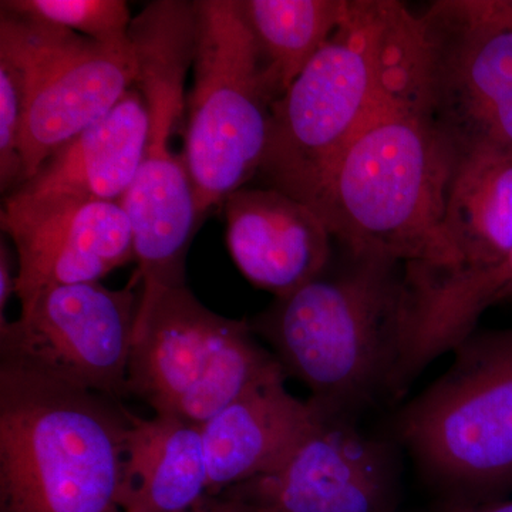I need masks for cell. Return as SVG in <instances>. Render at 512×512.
Wrapping results in <instances>:
<instances>
[{
    "mask_svg": "<svg viewBox=\"0 0 512 512\" xmlns=\"http://www.w3.org/2000/svg\"><path fill=\"white\" fill-rule=\"evenodd\" d=\"M426 62L427 50L343 151L315 211L346 251L448 269L457 259L443 218L460 153L431 109Z\"/></svg>",
    "mask_w": 512,
    "mask_h": 512,
    "instance_id": "6da1fadb",
    "label": "cell"
},
{
    "mask_svg": "<svg viewBox=\"0 0 512 512\" xmlns=\"http://www.w3.org/2000/svg\"><path fill=\"white\" fill-rule=\"evenodd\" d=\"M420 16L393 0H350L348 16L272 107L259 175L315 210L353 138L426 57Z\"/></svg>",
    "mask_w": 512,
    "mask_h": 512,
    "instance_id": "7a4b0ae2",
    "label": "cell"
},
{
    "mask_svg": "<svg viewBox=\"0 0 512 512\" xmlns=\"http://www.w3.org/2000/svg\"><path fill=\"white\" fill-rule=\"evenodd\" d=\"M400 262L346 251L249 322L325 416L353 417L392 392L406 279Z\"/></svg>",
    "mask_w": 512,
    "mask_h": 512,
    "instance_id": "3957f363",
    "label": "cell"
},
{
    "mask_svg": "<svg viewBox=\"0 0 512 512\" xmlns=\"http://www.w3.org/2000/svg\"><path fill=\"white\" fill-rule=\"evenodd\" d=\"M130 412L0 359V512H121Z\"/></svg>",
    "mask_w": 512,
    "mask_h": 512,
    "instance_id": "277c9868",
    "label": "cell"
},
{
    "mask_svg": "<svg viewBox=\"0 0 512 512\" xmlns=\"http://www.w3.org/2000/svg\"><path fill=\"white\" fill-rule=\"evenodd\" d=\"M184 161L200 218L259 174L281 97L238 0H197Z\"/></svg>",
    "mask_w": 512,
    "mask_h": 512,
    "instance_id": "5b68a950",
    "label": "cell"
},
{
    "mask_svg": "<svg viewBox=\"0 0 512 512\" xmlns=\"http://www.w3.org/2000/svg\"><path fill=\"white\" fill-rule=\"evenodd\" d=\"M454 362L399 413L397 440L437 484L512 490V328L473 332Z\"/></svg>",
    "mask_w": 512,
    "mask_h": 512,
    "instance_id": "8992f818",
    "label": "cell"
},
{
    "mask_svg": "<svg viewBox=\"0 0 512 512\" xmlns=\"http://www.w3.org/2000/svg\"><path fill=\"white\" fill-rule=\"evenodd\" d=\"M0 52L28 77L20 138L25 183L60 148L94 126L136 86L130 40L101 43L0 10Z\"/></svg>",
    "mask_w": 512,
    "mask_h": 512,
    "instance_id": "52a82bcc",
    "label": "cell"
},
{
    "mask_svg": "<svg viewBox=\"0 0 512 512\" xmlns=\"http://www.w3.org/2000/svg\"><path fill=\"white\" fill-rule=\"evenodd\" d=\"M138 303L133 286H49L0 323V359L116 400L130 394L128 366Z\"/></svg>",
    "mask_w": 512,
    "mask_h": 512,
    "instance_id": "ba28073f",
    "label": "cell"
},
{
    "mask_svg": "<svg viewBox=\"0 0 512 512\" xmlns=\"http://www.w3.org/2000/svg\"><path fill=\"white\" fill-rule=\"evenodd\" d=\"M221 493L255 512H397L399 460L350 417L322 414L278 470Z\"/></svg>",
    "mask_w": 512,
    "mask_h": 512,
    "instance_id": "9c48e42d",
    "label": "cell"
},
{
    "mask_svg": "<svg viewBox=\"0 0 512 512\" xmlns=\"http://www.w3.org/2000/svg\"><path fill=\"white\" fill-rule=\"evenodd\" d=\"M2 229L18 251L22 308L49 286L100 282L136 261L133 231L119 202L5 204Z\"/></svg>",
    "mask_w": 512,
    "mask_h": 512,
    "instance_id": "30bf717a",
    "label": "cell"
},
{
    "mask_svg": "<svg viewBox=\"0 0 512 512\" xmlns=\"http://www.w3.org/2000/svg\"><path fill=\"white\" fill-rule=\"evenodd\" d=\"M421 22L431 109L458 153L512 151V33L477 35Z\"/></svg>",
    "mask_w": 512,
    "mask_h": 512,
    "instance_id": "8fae6325",
    "label": "cell"
},
{
    "mask_svg": "<svg viewBox=\"0 0 512 512\" xmlns=\"http://www.w3.org/2000/svg\"><path fill=\"white\" fill-rule=\"evenodd\" d=\"M222 207L232 261L252 285L275 298L318 278L332 261L328 225L285 192L244 187Z\"/></svg>",
    "mask_w": 512,
    "mask_h": 512,
    "instance_id": "7c38bea8",
    "label": "cell"
},
{
    "mask_svg": "<svg viewBox=\"0 0 512 512\" xmlns=\"http://www.w3.org/2000/svg\"><path fill=\"white\" fill-rule=\"evenodd\" d=\"M247 320L205 308L187 286L168 289L138 311L128 390L156 414L177 413L185 396Z\"/></svg>",
    "mask_w": 512,
    "mask_h": 512,
    "instance_id": "4fadbf2b",
    "label": "cell"
},
{
    "mask_svg": "<svg viewBox=\"0 0 512 512\" xmlns=\"http://www.w3.org/2000/svg\"><path fill=\"white\" fill-rule=\"evenodd\" d=\"M150 116L136 86L107 116L53 154L6 205L53 201L119 202L146 154Z\"/></svg>",
    "mask_w": 512,
    "mask_h": 512,
    "instance_id": "5bb4252c",
    "label": "cell"
},
{
    "mask_svg": "<svg viewBox=\"0 0 512 512\" xmlns=\"http://www.w3.org/2000/svg\"><path fill=\"white\" fill-rule=\"evenodd\" d=\"M286 377L266 380L202 424L208 494L278 470L315 429L322 412L309 400L293 397Z\"/></svg>",
    "mask_w": 512,
    "mask_h": 512,
    "instance_id": "9a60e30c",
    "label": "cell"
},
{
    "mask_svg": "<svg viewBox=\"0 0 512 512\" xmlns=\"http://www.w3.org/2000/svg\"><path fill=\"white\" fill-rule=\"evenodd\" d=\"M210 491L201 426L156 414L130 413L119 491L121 512H184Z\"/></svg>",
    "mask_w": 512,
    "mask_h": 512,
    "instance_id": "2e32d148",
    "label": "cell"
},
{
    "mask_svg": "<svg viewBox=\"0 0 512 512\" xmlns=\"http://www.w3.org/2000/svg\"><path fill=\"white\" fill-rule=\"evenodd\" d=\"M443 234L457 264L436 271H480L507 258L512 251L511 150L480 147L460 154L448 188Z\"/></svg>",
    "mask_w": 512,
    "mask_h": 512,
    "instance_id": "e0dca14e",
    "label": "cell"
},
{
    "mask_svg": "<svg viewBox=\"0 0 512 512\" xmlns=\"http://www.w3.org/2000/svg\"><path fill=\"white\" fill-rule=\"evenodd\" d=\"M238 8L282 96L340 28L350 0H238Z\"/></svg>",
    "mask_w": 512,
    "mask_h": 512,
    "instance_id": "ac0fdd59",
    "label": "cell"
},
{
    "mask_svg": "<svg viewBox=\"0 0 512 512\" xmlns=\"http://www.w3.org/2000/svg\"><path fill=\"white\" fill-rule=\"evenodd\" d=\"M284 373L274 353L256 343L247 322L228 340L207 373L184 397L175 416L202 426L259 384Z\"/></svg>",
    "mask_w": 512,
    "mask_h": 512,
    "instance_id": "d6986e66",
    "label": "cell"
},
{
    "mask_svg": "<svg viewBox=\"0 0 512 512\" xmlns=\"http://www.w3.org/2000/svg\"><path fill=\"white\" fill-rule=\"evenodd\" d=\"M0 10L101 43L127 42L133 20L124 0H2Z\"/></svg>",
    "mask_w": 512,
    "mask_h": 512,
    "instance_id": "ffe728a7",
    "label": "cell"
},
{
    "mask_svg": "<svg viewBox=\"0 0 512 512\" xmlns=\"http://www.w3.org/2000/svg\"><path fill=\"white\" fill-rule=\"evenodd\" d=\"M28 101V77L18 60L0 52V184L13 192L25 183L20 138Z\"/></svg>",
    "mask_w": 512,
    "mask_h": 512,
    "instance_id": "44dd1931",
    "label": "cell"
},
{
    "mask_svg": "<svg viewBox=\"0 0 512 512\" xmlns=\"http://www.w3.org/2000/svg\"><path fill=\"white\" fill-rule=\"evenodd\" d=\"M427 23L477 35L512 33V0H439L421 16Z\"/></svg>",
    "mask_w": 512,
    "mask_h": 512,
    "instance_id": "7402d4cb",
    "label": "cell"
},
{
    "mask_svg": "<svg viewBox=\"0 0 512 512\" xmlns=\"http://www.w3.org/2000/svg\"><path fill=\"white\" fill-rule=\"evenodd\" d=\"M184 512H255L249 505L225 493L207 495L200 504Z\"/></svg>",
    "mask_w": 512,
    "mask_h": 512,
    "instance_id": "603a6c76",
    "label": "cell"
},
{
    "mask_svg": "<svg viewBox=\"0 0 512 512\" xmlns=\"http://www.w3.org/2000/svg\"><path fill=\"white\" fill-rule=\"evenodd\" d=\"M13 292H16V278L12 276L8 248L2 242V248H0V312H2V320L5 319V308L8 306L10 295Z\"/></svg>",
    "mask_w": 512,
    "mask_h": 512,
    "instance_id": "cb8c5ba5",
    "label": "cell"
},
{
    "mask_svg": "<svg viewBox=\"0 0 512 512\" xmlns=\"http://www.w3.org/2000/svg\"><path fill=\"white\" fill-rule=\"evenodd\" d=\"M443 512H512V501L485 505L457 504L451 505Z\"/></svg>",
    "mask_w": 512,
    "mask_h": 512,
    "instance_id": "d4e9b609",
    "label": "cell"
},
{
    "mask_svg": "<svg viewBox=\"0 0 512 512\" xmlns=\"http://www.w3.org/2000/svg\"><path fill=\"white\" fill-rule=\"evenodd\" d=\"M501 271L505 279V289H507L508 301H512V251L507 255L504 261H501Z\"/></svg>",
    "mask_w": 512,
    "mask_h": 512,
    "instance_id": "484cf974",
    "label": "cell"
}]
</instances>
